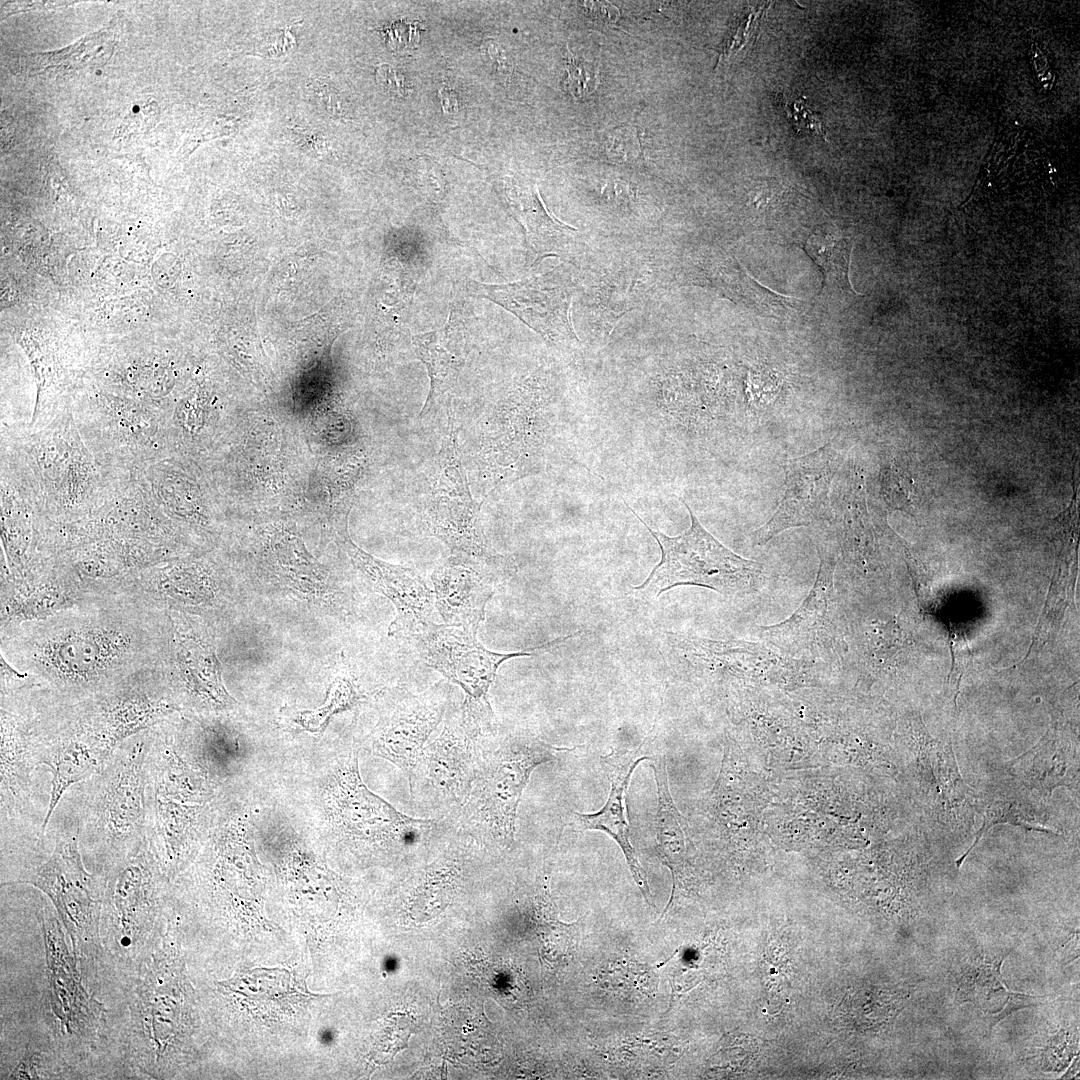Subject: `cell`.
Segmentation results:
<instances>
[{
  "label": "cell",
  "instance_id": "1",
  "mask_svg": "<svg viewBox=\"0 0 1080 1080\" xmlns=\"http://www.w3.org/2000/svg\"><path fill=\"white\" fill-rule=\"evenodd\" d=\"M136 603H79L48 618L13 627L5 654L35 686L71 700L90 699L155 666L157 626L142 620ZM11 665V664H10Z\"/></svg>",
  "mask_w": 1080,
  "mask_h": 1080
},
{
  "label": "cell",
  "instance_id": "2",
  "mask_svg": "<svg viewBox=\"0 0 1080 1080\" xmlns=\"http://www.w3.org/2000/svg\"><path fill=\"white\" fill-rule=\"evenodd\" d=\"M147 746L148 730L125 740L61 799L78 823L80 851L95 858L98 874L147 839Z\"/></svg>",
  "mask_w": 1080,
  "mask_h": 1080
},
{
  "label": "cell",
  "instance_id": "3",
  "mask_svg": "<svg viewBox=\"0 0 1080 1080\" xmlns=\"http://www.w3.org/2000/svg\"><path fill=\"white\" fill-rule=\"evenodd\" d=\"M496 738L484 751L470 792L450 821L473 840L504 848L514 842L518 806L532 772L576 748L554 746L529 732Z\"/></svg>",
  "mask_w": 1080,
  "mask_h": 1080
},
{
  "label": "cell",
  "instance_id": "4",
  "mask_svg": "<svg viewBox=\"0 0 1080 1080\" xmlns=\"http://www.w3.org/2000/svg\"><path fill=\"white\" fill-rule=\"evenodd\" d=\"M52 523L81 519L101 505L122 476L104 472L86 446L70 407L44 428L17 432ZM127 476V475H123Z\"/></svg>",
  "mask_w": 1080,
  "mask_h": 1080
},
{
  "label": "cell",
  "instance_id": "5",
  "mask_svg": "<svg viewBox=\"0 0 1080 1080\" xmlns=\"http://www.w3.org/2000/svg\"><path fill=\"white\" fill-rule=\"evenodd\" d=\"M69 407L86 446L110 475H132L171 455L166 414L158 408L100 389L75 394Z\"/></svg>",
  "mask_w": 1080,
  "mask_h": 1080
},
{
  "label": "cell",
  "instance_id": "6",
  "mask_svg": "<svg viewBox=\"0 0 1080 1080\" xmlns=\"http://www.w3.org/2000/svg\"><path fill=\"white\" fill-rule=\"evenodd\" d=\"M489 702L450 703L440 731L425 745L413 780L415 798L450 819L465 802L484 751L496 738Z\"/></svg>",
  "mask_w": 1080,
  "mask_h": 1080
},
{
  "label": "cell",
  "instance_id": "7",
  "mask_svg": "<svg viewBox=\"0 0 1080 1080\" xmlns=\"http://www.w3.org/2000/svg\"><path fill=\"white\" fill-rule=\"evenodd\" d=\"M625 505L647 528L658 543L661 559L644 582L634 590L659 597L676 586L694 585L714 590L727 597H742L762 587L763 566L743 558L724 546L700 523L688 504L691 525L683 533L670 537L653 530L623 499Z\"/></svg>",
  "mask_w": 1080,
  "mask_h": 1080
},
{
  "label": "cell",
  "instance_id": "8",
  "mask_svg": "<svg viewBox=\"0 0 1080 1080\" xmlns=\"http://www.w3.org/2000/svg\"><path fill=\"white\" fill-rule=\"evenodd\" d=\"M24 693L35 753L51 774L50 800L42 828L45 835L65 793L100 770L115 749L95 731L79 701L64 699L36 686Z\"/></svg>",
  "mask_w": 1080,
  "mask_h": 1080
},
{
  "label": "cell",
  "instance_id": "9",
  "mask_svg": "<svg viewBox=\"0 0 1080 1080\" xmlns=\"http://www.w3.org/2000/svg\"><path fill=\"white\" fill-rule=\"evenodd\" d=\"M45 833L53 842L50 855L17 883L32 885L46 894L69 933L74 953L89 954L98 938L103 911V877L85 869L78 823L64 801L57 805Z\"/></svg>",
  "mask_w": 1080,
  "mask_h": 1080
},
{
  "label": "cell",
  "instance_id": "10",
  "mask_svg": "<svg viewBox=\"0 0 1080 1080\" xmlns=\"http://www.w3.org/2000/svg\"><path fill=\"white\" fill-rule=\"evenodd\" d=\"M0 735L1 844L44 837L50 796L36 774L41 764L23 691L1 695Z\"/></svg>",
  "mask_w": 1080,
  "mask_h": 1080
},
{
  "label": "cell",
  "instance_id": "11",
  "mask_svg": "<svg viewBox=\"0 0 1080 1080\" xmlns=\"http://www.w3.org/2000/svg\"><path fill=\"white\" fill-rule=\"evenodd\" d=\"M328 801L330 814L340 832L354 842L369 846L418 847L440 836L450 826L448 819L403 814L371 792L361 780L355 756L336 773Z\"/></svg>",
  "mask_w": 1080,
  "mask_h": 1080
},
{
  "label": "cell",
  "instance_id": "12",
  "mask_svg": "<svg viewBox=\"0 0 1080 1080\" xmlns=\"http://www.w3.org/2000/svg\"><path fill=\"white\" fill-rule=\"evenodd\" d=\"M668 663L679 672L722 686L799 678L808 661L782 654L760 642L712 640L678 633L663 634Z\"/></svg>",
  "mask_w": 1080,
  "mask_h": 1080
},
{
  "label": "cell",
  "instance_id": "13",
  "mask_svg": "<svg viewBox=\"0 0 1080 1080\" xmlns=\"http://www.w3.org/2000/svg\"><path fill=\"white\" fill-rule=\"evenodd\" d=\"M0 470L2 572L18 579L47 561L42 546L49 520L15 431L1 433Z\"/></svg>",
  "mask_w": 1080,
  "mask_h": 1080
},
{
  "label": "cell",
  "instance_id": "14",
  "mask_svg": "<svg viewBox=\"0 0 1080 1080\" xmlns=\"http://www.w3.org/2000/svg\"><path fill=\"white\" fill-rule=\"evenodd\" d=\"M177 529L154 504L134 475L117 478L104 502L69 523L49 522L44 549L50 556L94 541L147 539L175 544Z\"/></svg>",
  "mask_w": 1080,
  "mask_h": 1080
},
{
  "label": "cell",
  "instance_id": "15",
  "mask_svg": "<svg viewBox=\"0 0 1080 1080\" xmlns=\"http://www.w3.org/2000/svg\"><path fill=\"white\" fill-rule=\"evenodd\" d=\"M455 431L449 433L435 462L420 506V520L451 554L487 556L494 552L487 545L481 525L482 503L471 496Z\"/></svg>",
  "mask_w": 1080,
  "mask_h": 1080
},
{
  "label": "cell",
  "instance_id": "16",
  "mask_svg": "<svg viewBox=\"0 0 1080 1080\" xmlns=\"http://www.w3.org/2000/svg\"><path fill=\"white\" fill-rule=\"evenodd\" d=\"M835 566V555L820 554L816 580L800 606L784 621L758 627L765 644L796 659L836 660L844 634L833 582Z\"/></svg>",
  "mask_w": 1080,
  "mask_h": 1080
},
{
  "label": "cell",
  "instance_id": "17",
  "mask_svg": "<svg viewBox=\"0 0 1080 1080\" xmlns=\"http://www.w3.org/2000/svg\"><path fill=\"white\" fill-rule=\"evenodd\" d=\"M157 672V666L145 669L81 701L89 722L112 748L164 723L178 710L171 685Z\"/></svg>",
  "mask_w": 1080,
  "mask_h": 1080
},
{
  "label": "cell",
  "instance_id": "18",
  "mask_svg": "<svg viewBox=\"0 0 1080 1080\" xmlns=\"http://www.w3.org/2000/svg\"><path fill=\"white\" fill-rule=\"evenodd\" d=\"M472 295L489 299L521 319L552 345L577 349V338L570 321L572 285L566 271H553L506 284L469 281Z\"/></svg>",
  "mask_w": 1080,
  "mask_h": 1080
},
{
  "label": "cell",
  "instance_id": "19",
  "mask_svg": "<svg viewBox=\"0 0 1080 1080\" xmlns=\"http://www.w3.org/2000/svg\"><path fill=\"white\" fill-rule=\"evenodd\" d=\"M476 634L461 626L433 623L413 639L427 665L459 686L465 698L478 702H489L488 691L504 661L533 656L566 638L555 639L533 651L498 653L482 646Z\"/></svg>",
  "mask_w": 1080,
  "mask_h": 1080
},
{
  "label": "cell",
  "instance_id": "20",
  "mask_svg": "<svg viewBox=\"0 0 1080 1080\" xmlns=\"http://www.w3.org/2000/svg\"><path fill=\"white\" fill-rule=\"evenodd\" d=\"M376 727L372 751L400 768L410 783L423 751L452 702V687L442 680L419 694L399 689Z\"/></svg>",
  "mask_w": 1080,
  "mask_h": 1080
},
{
  "label": "cell",
  "instance_id": "21",
  "mask_svg": "<svg viewBox=\"0 0 1080 1080\" xmlns=\"http://www.w3.org/2000/svg\"><path fill=\"white\" fill-rule=\"evenodd\" d=\"M516 570L511 556L451 554L431 576L435 607L444 623L477 632L496 587Z\"/></svg>",
  "mask_w": 1080,
  "mask_h": 1080
},
{
  "label": "cell",
  "instance_id": "22",
  "mask_svg": "<svg viewBox=\"0 0 1080 1080\" xmlns=\"http://www.w3.org/2000/svg\"><path fill=\"white\" fill-rule=\"evenodd\" d=\"M100 874L104 882L103 910L116 923L121 943L130 945L155 918L167 876L148 839Z\"/></svg>",
  "mask_w": 1080,
  "mask_h": 1080
},
{
  "label": "cell",
  "instance_id": "23",
  "mask_svg": "<svg viewBox=\"0 0 1080 1080\" xmlns=\"http://www.w3.org/2000/svg\"><path fill=\"white\" fill-rule=\"evenodd\" d=\"M837 454L831 443L784 464V496L772 517L752 533L764 545L781 532L824 522L832 517L829 492Z\"/></svg>",
  "mask_w": 1080,
  "mask_h": 1080
},
{
  "label": "cell",
  "instance_id": "24",
  "mask_svg": "<svg viewBox=\"0 0 1080 1080\" xmlns=\"http://www.w3.org/2000/svg\"><path fill=\"white\" fill-rule=\"evenodd\" d=\"M339 542L354 566L368 582L394 605L396 616L388 634L414 637L433 622L435 595L414 569L382 561L355 545L346 526L339 533Z\"/></svg>",
  "mask_w": 1080,
  "mask_h": 1080
},
{
  "label": "cell",
  "instance_id": "25",
  "mask_svg": "<svg viewBox=\"0 0 1080 1080\" xmlns=\"http://www.w3.org/2000/svg\"><path fill=\"white\" fill-rule=\"evenodd\" d=\"M654 728L655 725L637 748L614 750L600 758L601 765L610 781L608 798L597 812L574 813L577 828L584 831L604 832L618 844L635 883L648 903L651 902L650 888L630 841L626 793L636 766L644 760H649L651 756Z\"/></svg>",
  "mask_w": 1080,
  "mask_h": 1080
},
{
  "label": "cell",
  "instance_id": "26",
  "mask_svg": "<svg viewBox=\"0 0 1080 1080\" xmlns=\"http://www.w3.org/2000/svg\"><path fill=\"white\" fill-rule=\"evenodd\" d=\"M175 544L147 539H110L83 544L55 556L54 560L79 581L120 580L148 567L174 559Z\"/></svg>",
  "mask_w": 1080,
  "mask_h": 1080
},
{
  "label": "cell",
  "instance_id": "27",
  "mask_svg": "<svg viewBox=\"0 0 1080 1080\" xmlns=\"http://www.w3.org/2000/svg\"><path fill=\"white\" fill-rule=\"evenodd\" d=\"M52 1009L69 1034L92 1033L100 1024L101 1006L83 988L56 918L41 916Z\"/></svg>",
  "mask_w": 1080,
  "mask_h": 1080
},
{
  "label": "cell",
  "instance_id": "28",
  "mask_svg": "<svg viewBox=\"0 0 1080 1080\" xmlns=\"http://www.w3.org/2000/svg\"><path fill=\"white\" fill-rule=\"evenodd\" d=\"M159 510L173 523L208 525L207 500L203 486L192 470L176 455L155 460L134 474Z\"/></svg>",
  "mask_w": 1080,
  "mask_h": 1080
},
{
  "label": "cell",
  "instance_id": "29",
  "mask_svg": "<svg viewBox=\"0 0 1080 1080\" xmlns=\"http://www.w3.org/2000/svg\"><path fill=\"white\" fill-rule=\"evenodd\" d=\"M172 636L175 687L201 708H229L234 700L225 689L220 663L212 645L193 631H183L179 627L175 628Z\"/></svg>",
  "mask_w": 1080,
  "mask_h": 1080
},
{
  "label": "cell",
  "instance_id": "30",
  "mask_svg": "<svg viewBox=\"0 0 1080 1080\" xmlns=\"http://www.w3.org/2000/svg\"><path fill=\"white\" fill-rule=\"evenodd\" d=\"M469 337L466 323L455 309L443 327L413 337L415 352L430 377V391L420 417L443 404L454 390L470 351Z\"/></svg>",
  "mask_w": 1080,
  "mask_h": 1080
},
{
  "label": "cell",
  "instance_id": "31",
  "mask_svg": "<svg viewBox=\"0 0 1080 1080\" xmlns=\"http://www.w3.org/2000/svg\"><path fill=\"white\" fill-rule=\"evenodd\" d=\"M203 811L157 794L147 786V839L166 876L178 868L200 836Z\"/></svg>",
  "mask_w": 1080,
  "mask_h": 1080
},
{
  "label": "cell",
  "instance_id": "32",
  "mask_svg": "<svg viewBox=\"0 0 1080 1080\" xmlns=\"http://www.w3.org/2000/svg\"><path fill=\"white\" fill-rule=\"evenodd\" d=\"M148 787L176 802H199L212 793L208 777L182 757L165 722L148 730Z\"/></svg>",
  "mask_w": 1080,
  "mask_h": 1080
},
{
  "label": "cell",
  "instance_id": "33",
  "mask_svg": "<svg viewBox=\"0 0 1080 1080\" xmlns=\"http://www.w3.org/2000/svg\"><path fill=\"white\" fill-rule=\"evenodd\" d=\"M649 764L657 787V810L654 821L656 852L672 874L673 887L669 903L684 886L687 876L688 834L684 817L678 811L669 790L665 754L651 753Z\"/></svg>",
  "mask_w": 1080,
  "mask_h": 1080
},
{
  "label": "cell",
  "instance_id": "34",
  "mask_svg": "<svg viewBox=\"0 0 1080 1080\" xmlns=\"http://www.w3.org/2000/svg\"><path fill=\"white\" fill-rule=\"evenodd\" d=\"M167 961L157 954L149 964L143 982L138 989V1021L141 1033L155 1061L164 1058L172 1044L174 1027V999L172 981Z\"/></svg>",
  "mask_w": 1080,
  "mask_h": 1080
},
{
  "label": "cell",
  "instance_id": "35",
  "mask_svg": "<svg viewBox=\"0 0 1080 1080\" xmlns=\"http://www.w3.org/2000/svg\"><path fill=\"white\" fill-rule=\"evenodd\" d=\"M1022 767L1026 783L1043 795L1078 780V761L1069 744L1056 735H1046L1032 749L1014 760Z\"/></svg>",
  "mask_w": 1080,
  "mask_h": 1080
},
{
  "label": "cell",
  "instance_id": "36",
  "mask_svg": "<svg viewBox=\"0 0 1080 1080\" xmlns=\"http://www.w3.org/2000/svg\"><path fill=\"white\" fill-rule=\"evenodd\" d=\"M852 249L845 237L825 229L813 232L804 244V250L824 275V287L856 293L849 279Z\"/></svg>",
  "mask_w": 1080,
  "mask_h": 1080
},
{
  "label": "cell",
  "instance_id": "37",
  "mask_svg": "<svg viewBox=\"0 0 1080 1080\" xmlns=\"http://www.w3.org/2000/svg\"><path fill=\"white\" fill-rule=\"evenodd\" d=\"M462 868L452 856L431 863L412 888L410 904L421 912L438 911L449 904L461 883Z\"/></svg>",
  "mask_w": 1080,
  "mask_h": 1080
},
{
  "label": "cell",
  "instance_id": "38",
  "mask_svg": "<svg viewBox=\"0 0 1080 1080\" xmlns=\"http://www.w3.org/2000/svg\"><path fill=\"white\" fill-rule=\"evenodd\" d=\"M602 980L609 990L621 995L652 996L658 986V973L656 967L618 961L603 971Z\"/></svg>",
  "mask_w": 1080,
  "mask_h": 1080
},
{
  "label": "cell",
  "instance_id": "39",
  "mask_svg": "<svg viewBox=\"0 0 1080 1080\" xmlns=\"http://www.w3.org/2000/svg\"><path fill=\"white\" fill-rule=\"evenodd\" d=\"M359 698L360 695L350 679L337 678L328 691L325 705L314 711L301 712L298 723L309 731H320L334 713L350 708Z\"/></svg>",
  "mask_w": 1080,
  "mask_h": 1080
},
{
  "label": "cell",
  "instance_id": "40",
  "mask_svg": "<svg viewBox=\"0 0 1080 1080\" xmlns=\"http://www.w3.org/2000/svg\"><path fill=\"white\" fill-rule=\"evenodd\" d=\"M865 654L876 666H892L904 644L901 628L892 623L874 625L866 633ZM873 664V665H874Z\"/></svg>",
  "mask_w": 1080,
  "mask_h": 1080
},
{
  "label": "cell",
  "instance_id": "41",
  "mask_svg": "<svg viewBox=\"0 0 1080 1080\" xmlns=\"http://www.w3.org/2000/svg\"><path fill=\"white\" fill-rule=\"evenodd\" d=\"M983 818L981 828L976 833L974 842L968 848V850L958 858L956 861L957 867H960L967 855L974 849V847L980 842L981 838L988 832L993 826L997 824H1012L1018 827L1025 828L1027 830H1038L1042 832H1049L1045 828L1034 826L1028 821L1026 815L1016 805L1014 801H1001L996 800L989 804L987 807L980 811Z\"/></svg>",
  "mask_w": 1080,
  "mask_h": 1080
},
{
  "label": "cell",
  "instance_id": "42",
  "mask_svg": "<svg viewBox=\"0 0 1080 1080\" xmlns=\"http://www.w3.org/2000/svg\"><path fill=\"white\" fill-rule=\"evenodd\" d=\"M605 152L619 163H639L642 159L641 143L634 127L620 126L607 131L603 137Z\"/></svg>",
  "mask_w": 1080,
  "mask_h": 1080
},
{
  "label": "cell",
  "instance_id": "43",
  "mask_svg": "<svg viewBox=\"0 0 1080 1080\" xmlns=\"http://www.w3.org/2000/svg\"><path fill=\"white\" fill-rule=\"evenodd\" d=\"M562 86L574 98H585L597 86V71L592 63L582 59L568 58Z\"/></svg>",
  "mask_w": 1080,
  "mask_h": 1080
},
{
  "label": "cell",
  "instance_id": "44",
  "mask_svg": "<svg viewBox=\"0 0 1080 1080\" xmlns=\"http://www.w3.org/2000/svg\"><path fill=\"white\" fill-rule=\"evenodd\" d=\"M785 111L797 132L821 136L827 140L820 116L802 98L785 102Z\"/></svg>",
  "mask_w": 1080,
  "mask_h": 1080
},
{
  "label": "cell",
  "instance_id": "45",
  "mask_svg": "<svg viewBox=\"0 0 1080 1080\" xmlns=\"http://www.w3.org/2000/svg\"><path fill=\"white\" fill-rule=\"evenodd\" d=\"M761 15L762 13L760 10H752L744 15L733 36L725 43L721 59H727L733 56L735 51H740L747 45V42H753L756 30L758 29V19Z\"/></svg>",
  "mask_w": 1080,
  "mask_h": 1080
},
{
  "label": "cell",
  "instance_id": "46",
  "mask_svg": "<svg viewBox=\"0 0 1080 1080\" xmlns=\"http://www.w3.org/2000/svg\"><path fill=\"white\" fill-rule=\"evenodd\" d=\"M883 487H885V496L891 504L896 508L908 510V504L911 503L908 479H902L900 472L888 470L883 477Z\"/></svg>",
  "mask_w": 1080,
  "mask_h": 1080
},
{
  "label": "cell",
  "instance_id": "47",
  "mask_svg": "<svg viewBox=\"0 0 1080 1080\" xmlns=\"http://www.w3.org/2000/svg\"><path fill=\"white\" fill-rule=\"evenodd\" d=\"M375 78L385 92L397 97L406 95L408 89L406 79L393 66L385 63L377 65Z\"/></svg>",
  "mask_w": 1080,
  "mask_h": 1080
},
{
  "label": "cell",
  "instance_id": "48",
  "mask_svg": "<svg viewBox=\"0 0 1080 1080\" xmlns=\"http://www.w3.org/2000/svg\"><path fill=\"white\" fill-rule=\"evenodd\" d=\"M385 35L386 42L393 50H401L405 48L412 39L416 42L418 35L416 34V25L406 24L404 22H395L388 27L381 29Z\"/></svg>",
  "mask_w": 1080,
  "mask_h": 1080
},
{
  "label": "cell",
  "instance_id": "49",
  "mask_svg": "<svg viewBox=\"0 0 1080 1080\" xmlns=\"http://www.w3.org/2000/svg\"><path fill=\"white\" fill-rule=\"evenodd\" d=\"M483 52L488 56L489 63L494 73L501 77H506L510 72V64L505 56L504 50L495 41L488 40L482 47Z\"/></svg>",
  "mask_w": 1080,
  "mask_h": 1080
},
{
  "label": "cell",
  "instance_id": "50",
  "mask_svg": "<svg viewBox=\"0 0 1080 1080\" xmlns=\"http://www.w3.org/2000/svg\"><path fill=\"white\" fill-rule=\"evenodd\" d=\"M583 8L594 19L603 23H614L619 18V10L609 2H583Z\"/></svg>",
  "mask_w": 1080,
  "mask_h": 1080
},
{
  "label": "cell",
  "instance_id": "51",
  "mask_svg": "<svg viewBox=\"0 0 1080 1080\" xmlns=\"http://www.w3.org/2000/svg\"><path fill=\"white\" fill-rule=\"evenodd\" d=\"M440 103L445 112H454L458 107L457 94L449 87L443 86L438 93Z\"/></svg>",
  "mask_w": 1080,
  "mask_h": 1080
}]
</instances>
